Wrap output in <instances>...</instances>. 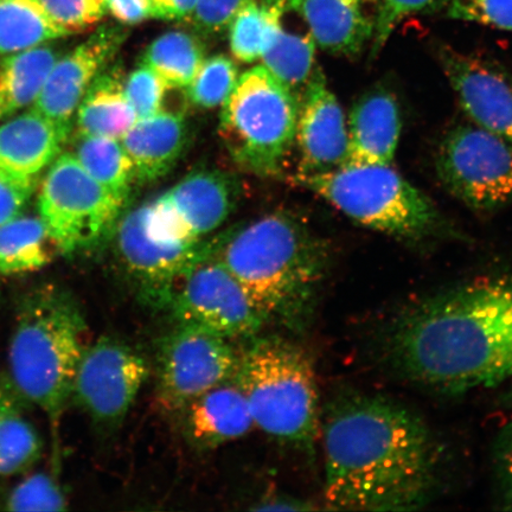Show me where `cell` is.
I'll list each match as a JSON object with an SVG mask.
<instances>
[{"mask_svg":"<svg viewBox=\"0 0 512 512\" xmlns=\"http://www.w3.org/2000/svg\"><path fill=\"white\" fill-rule=\"evenodd\" d=\"M326 508L409 511L437 494L443 453L425 420L380 394L347 393L320 419Z\"/></svg>","mask_w":512,"mask_h":512,"instance_id":"6da1fadb","label":"cell"},{"mask_svg":"<svg viewBox=\"0 0 512 512\" xmlns=\"http://www.w3.org/2000/svg\"><path fill=\"white\" fill-rule=\"evenodd\" d=\"M384 350L407 380L464 394L512 379V277H490L419 300L390 324Z\"/></svg>","mask_w":512,"mask_h":512,"instance_id":"7a4b0ae2","label":"cell"},{"mask_svg":"<svg viewBox=\"0 0 512 512\" xmlns=\"http://www.w3.org/2000/svg\"><path fill=\"white\" fill-rule=\"evenodd\" d=\"M267 323L303 330L329 265L328 247L302 222L274 213L208 240Z\"/></svg>","mask_w":512,"mask_h":512,"instance_id":"3957f363","label":"cell"},{"mask_svg":"<svg viewBox=\"0 0 512 512\" xmlns=\"http://www.w3.org/2000/svg\"><path fill=\"white\" fill-rule=\"evenodd\" d=\"M87 322L73 293L47 284L17 304L9 349V377L17 392L48 416L59 445L62 416L72 401L79 364L88 344Z\"/></svg>","mask_w":512,"mask_h":512,"instance_id":"277c9868","label":"cell"},{"mask_svg":"<svg viewBox=\"0 0 512 512\" xmlns=\"http://www.w3.org/2000/svg\"><path fill=\"white\" fill-rule=\"evenodd\" d=\"M234 381L255 428L280 443L315 452L322 408L316 370L302 348L279 336H255L239 352Z\"/></svg>","mask_w":512,"mask_h":512,"instance_id":"5b68a950","label":"cell"},{"mask_svg":"<svg viewBox=\"0 0 512 512\" xmlns=\"http://www.w3.org/2000/svg\"><path fill=\"white\" fill-rule=\"evenodd\" d=\"M352 221L405 240H420L438 228L437 208L392 165H342L293 177Z\"/></svg>","mask_w":512,"mask_h":512,"instance_id":"8992f818","label":"cell"},{"mask_svg":"<svg viewBox=\"0 0 512 512\" xmlns=\"http://www.w3.org/2000/svg\"><path fill=\"white\" fill-rule=\"evenodd\" d=\"M299 110L298 96L260 64L239 76L224 102L220 137L242 170L278 176L296 140Z\"/></svg>","mask_w":512,"mask_h":512,"instance_id":"52a82bcc","label":"cell"},{"mask_svg":"<svg viewBox=\"0 0 512 512\" xmlns=\"http://www.w3.org/2000/svg\"><path fill=\"white\" fill-rule=\"evenodd\" d=\"M124 206L87 174L73 153H63L50 164L38 197L50 239L67 256L111 240Z\"/></svg>","mask_w":512,"mask_h":512,"instance_id":"ba28073f","label":"cell"},{"mask_svg":"<svg viewBox=\"0 0 512 512\" xmlns=\"http://www.w3.org/2000/svg\"><path fill=\"white\" fill-rule=\"evenodd\" d=\"M437 172L445 188L472 209L489 211L512 201V143L475 124L446 134Z\"/></svg>","mask_w":512,"mask_h":512,"instance_id":"9c48e42d","label":"cell"},{"mask_svg":"<svg viewBox=\"0 0 512 512\" xmlns=\"http://www.w3.org/2000/svg\"><path fill=\"white\" fill-rule=\"evenodd\" d=\"M111 240L137 298L155 310L168 311L184 275L208 252V240L181 243L152 233L147 204L120 216Z\"/></svg>","mask_w":512,"mask_h":512,"instance_id":"30bf717a","label":"cell"},{"mask_svg":"<svg viewBox=\"0 0 512 512\" xmlns=\"http://www.w3.org/2000/svg\"><path fill=\"white\" fill-rule=\"evenodd\" d=\"M168 311L177 325L230 341L252 339L267 324L245 288L209 251L184 275Z\"/></svg>","mask_w":512,"mask_h":512,"instance_id":"8fae6325","label":"cell"},{"mask_svg":"<svg viewBox=\"0 0 512 512\" xmlns=\"http://www.w3.org/2000/svg\"><path fill=\"white\" fill-rule=\"evenodd\" d=\"M239 351L230 339L176 325L157 350V400L165 412L179 414L211 388L234 379Z\"/></svg>","mask_w":512,"mask_h":512,"instance_id":"7c38bea8","label":"cell"},{"mask_svg":"<svg viewBox=\"0 0 512 512\" xmlns=\"http://www.w3.org/2000/svg\"><path fill=\"white\" fill-rule=\"evenodd\" d=\"M149 375L140 352L117 337L102 336L83 352L72 401L96 427L113 430L123 424Z\"/></svg>","mask_w":512,"mask_h":512,"instance_id":"4fadbf2b","label":"cell"},{"mask_svg":"<svg viewBox=\"0 0 512 512\" xmlns=\"http://www.w3.org/2000/svg\"><path fill=\"white\" fill-rule=\"evenodd\" d=\"M238 184L221 171L200 170L147 203V222L160 238L198 243L219 229L238 202Z\"/></svg>","mask_w":512,"mask_h":512,"instance_id":"5bb4252c","label":"cell"},{"mask_svg":"<svg viewBox=\"0 0 512 512\" xmlns=\"http://www.w3.org/2000/svg\"><path fill=\"white\" fill-rule=\"evenodd\" d=\"M127 38L124 25L106 24L59 57L32 108L59 127L68 139L80 102L102 70L110 66Z\"/></svg>","mask_w":512,"mask_h":512,"instance_id":"9a60e30c","label":"cell"},{"mask_svg":"<svg viewBox=\"0 0 512 512\" xmlns=\"http://www.w3.org/2000/svg\"><path fill=\"white\" fill-rule=\"evenodd\" d=\"M439 61L471 123L512 143V76L448 47L439 49Z\"/></svg>","mask_w":512,"mask_h":512,"instance_id":"2e32d148","label":"cell"},{"mask_svg":"<svg viewBox=\"0 0 512 512\" xmlns=\"http://www.w3.org/2000/svg\"><path fill=\"white\" fill-rule=\"evenodd\" d=\"M294 143L299 152L297 175L334 170L347 158V119L318 67L300 100Z\"/></svg>","mask_w":512,"mask_h":512,"instance_id":"e0dca14e","label":"cell"},{"mask_svg":"<svg viewBox=\"0 0 512 512\" xmlns=\"http://www.w3.org/2000/svg\"><path fill=\"white\" fill-rule=\"evenodd\" d=\"M179 415L184 438L198 451L215 450L255 428L251 409L234 379L198 396Z\"/></svg>","mask_w":512,"mask_h":512,"instance_id":"ac0fdd59","label":"cell"},{"mask_svg":"<svg viewBox=\"0 0 512 512\" xmlns=\"http://www.w3.org/2000/svg\"><path fill=\"white\" fill-rule=\"evenodd\" d=\"M380 0H303L302 16L316 46L356 57L374 40Z\"/></svg>","mask_w":512,"mask_h":512,"instance_id":"d6986e66","label":"cell"},{"mask_svg":"<svg viewBox=\"0 0 512 512\" xmlns=\"http://www.w3.org/2000/svg\"><path fill=\"white\" fill-rule=\"evenodd\" d=\"M343 165H393L401 136V114L393 93L376 88L355 102L347 121Z\"/></svg>","mask_w":512,"mask_h":512,"instance_id":"ffe728a7","label":"cell"},{"mask_svg":"<svg viewBox=\"0 0 512 512\" xmlns=\"http://www.w3.org/2000/svg\"><path fill=\"white\" fill-rule=\"evenodd\" d=\"M188 124L183 113L162 110L138 119L121 144L131 158L139 183H153L175 168L187 147Z\"/></svg>","mask_w":512,"mask_h":512,"instance_id":"44dd1931","label":"cell"},{"mask_svg":"<svg viewBox=\"0 0 512 512\" xmlns=\"http://www.w3.org/2000/svg\"><path fill=\"white\" fill-rule=\"evenodd\" d=\"M66 142L53 121L31 108L0 126V169L36 177L60 156Z\"/></svg>","mask_w":512,"mask_h":512,"instance_id":"7402d4cb","label":"cell"},{"mask_svg":"<svg viewBox=\"0 0 512 512\" xmlns=\"http://www.w3.org/2000/svg\"><path fill=\"white\" fill-rule=\"evenodd\" d=\"M119 68L102 70L76 110L80 136L121 139L138 120L124 88Z\"/></svg>","mask_w":512,"mask_h":512,"instance_id":"603a6c76","label":"cell"},{"mask_svg":"<svg viewBox=\"0 0 512 512\" xmlns=\"http://www.w3.org/2000/svg\"><path fill=\"white\" fill-rule=\"evenodd\" d=\"M303 0H248L229 27L230 51L236 61L261 60L291 12L302 10Z\"/></svg>","mask_w":512,"mask_h":512,"instance_id":"cb8c5ba5","label":"cell"},{"mask_svg":"<svg viewBox=\"0 0 512 512\" xmlns=\"http://www.w3.org/2000/svg\"><path fill=\"white\" fill-rule=\"evenodd\" d=\"M57 249L40 216L17 215L0 226V275L14 277L41 271Z\"/></svg>","mask_w":512,"mask_h":512,"instance_id":"d4e9b609","label":"cell"},{"mask_svg":"<svg viewBox=\"0 0 512 512\" xmlns=\"http://www.w3.org/2000/svg\"><path fill=\"white\" fill-rule=\"evenodd\" d=\"M57 59L59 53L44 44L4 56L0 61V81L5 117L35 104Z\"/></svg>","mask_w":512,"mask_h":512,"instance_id":"484cf974","label":"cell"},{"mask_svg":"<svg viewBox=\"0 0 512 512\" xmlns=\"http://www.w3.org/2000/svg\"><path fill=\"white\" fill-rule=\"evenodd\" d=\"M66 36L41 0H0V57Z\"/></svg>","mask_w":512,"mask_h":512,"instance_id":"4316f807","label":"cell"},{"mask_svg":"<svg viewBox=\"0 0 512 512\" xmlns=\"http://www.w3.org/2000/svg\"><path fill=\"white\" fill-rule=\"evenodd\" d=\"M73 155L89 176L120 202H127L137 178L120 139L79 134Z\"/></svg>","mask_w":512,"mask_h":512,"instance_id":"83f0119b","label":"cell"},{"mask_svg":"<svg viewBox=\"0 0 512 512\" xmlns=\"http://www.w3.org/2000/svg\"><path fill=\"white\" fill-rule=\"evenodd\" d=\"M206 60V49L200 38L185 31H169L149 44L142 63L170 89H187Z\"/></svg>","mask_w":512,"mask_h":512,"instance_id":"f1b7e54d","label":"cell"},{"mask_svg":"<svg viewBox=\"0 0 512 512\" xmlns=\"http://www.w3.org/2000/svg\"><path fill=\"white\" fill-rule=\"evenodd\" d=\"M316 48L310 31L303 34L286 30L283 25L270 49L261 57V66L302 100L317 69Z\"/></svg>","mask_w":512,"mask_h":512,"instance_id":"f546056e","label":"cell"},{"mask_svg":"<svg viewBox=\"0 0 512 512\" xmlns=\"http://www.w3.org/2000/svg\"><path fill=\"white\" fill-rule=\"evenodd\" d=\"M42 450L40 434L22 412L0 415V480L30 469Z\"/></svg>","mask_w":512,"mask_h":512,"instance_id":"4dcf8cb0","label":"cell"},{"mask_svg":"<svg viewBox=\"0 0 512 512\" xmlns=\"http://www.w3.org/2000/svg\"><path fill=\"white\" fill-rule=\"evenodd\" d=\"M238 80L235 61L227 55H214L203 61L185 92L192 105L210 110L223 106Z\"/></svg>","mask_w":512,"mask_h":512,"instance_id":"1f68e13d","label":"cell"},{"mask_svg":"<svg viewBox=\"0 0 512 512\" xmlns=\"http://www.w3.org/2000/svg\"><path fill=\"white\" fill-rule=\"evenodd\" d=\"M68 507L66 494L54 477L36 473L12 489L4 501L9 511H64Z\"/></svg>","mask_w":512,"mask_h":512,"instance_id":"d6a6232c","label":"cell"},{"mask_svg":"<svg viewBox=\"0 0 512 512\" xmlns=\"http://www.w3.org/2000/svg\"><path fill=\"white\" fill-rule=\"evenodd\" d=\"M124 88L138 119L152 117L164 110V99L170 91L163 79L144 63L126 76Z\"/></svg>","mask_w":512,"mask_h":512,"instance_id":"836d02e7","label":"cell"},{"mask_svg":"<svg viewBox=\"0 0 512 512\" xmlns=\"http://www.w3.org/2000/svg\"><path fill=\"white\" fill-rule=\"evenodd\" d=\"M448 0H380L375 36L370 44V56L376 57L386 46L398 25L414 15L430 14L446 6Z\"/></svg>","mask_w":512,"mask_h":512,"instance_id":"e575fe53","label":"cell"},{"mask_svg":"<svg viewBox=\"0 0 512 512\" xmlns=\"http://www.w3.org/2000/svg\"><path fill=\"white\" fill-rule=\"evenodd\" d=\"M41 3L69 36L96 27L107 14V0H41Z\"/></svg>","mask_w":512,"mask_h":512,"instance_id":"d590c367","label":"cell"},{"mask_svg":"<svg viewBox=\"0 0 512 512\" xmlns=\"http://www.w3.org/2000/svg\"><path fill=\"white\" fill-rule=\"evenodd\" d=\"M446 8L458 21L512 31V0H448Z\"/></svg>","mask_w":512,"mask_h":512,"instance_id":"8d00e7d4","label":"cell"},{"mask_svg":"<svg viewBox=\"0 0 512 512\" xmlns=\"http://www.w3.org/2000/svg\"><path fill=\"white\" fill-rule=\"evenodd\" d=\"M248 0H198L189 22L202 35L223 34Z\"/></svg>","mask_w":512,"mask_h":512,"instance_id":"74e56055","label":"cell"},{"mask_svg":"<svg viewBox=\"0 0 512 512\" xmlns=\"http://www.w3.org/2000/svg\"><path fill=\"white\" fill-rule=\"evenodd\" d=\"M36 188V177L0 169V226L22 213Z\"/></svg>","mask_w":512,"mask_h":512,"instance_id":"f35d334b","label":"cell"},{"mask_svg":"<svg viewBox=\"0 0 512 512\" xmlns=\"http://www.w3.org/2000/svg\"><path fill=\"white\" fill-rule=\"evenodd\" d=\"M495 467L503 508L512 510V424L505 427L497 439Z\"/></svg>","mask_w":512,"mask_h":512,"instance_id":"ab89813d","label":"cell"},{"mask_svg":"<svg viewBox=\"0 0 512 512\" xmlns=\"http://www.w3.org/2000/svg\"><path fill=\"white\" fill-rule=\"evenodd\" d=\"M107 12L124 27L153 18L152 0H107Z\"/></svg>","mask_w":512,"mask_h":512,"instance_id":"60d3db41","label":"cell"},{"mask_svg":"<svg viewBox=\"0 0 512 512\" xmlns=\"http://www.w3.org/2000/svg\"><path fill=\"white\" fill-rule=\"evenodd\" d=\"M198 0H152L153 18L160 21H188L196 9Z\"/></svg>","mask_w":512,"mask_h":512,"instance_id":"b9f144b4","label":"cell"},{"mask_svg":"<svg viewBox=\"0 0 512 512\" xmlns=\"http://www.w3.org/2000/svg\"><path fill=\"white\" fill-rule=\"evenodd\" d=\"M28 402L17 392L9 375L0 374V415L22 412Z\"/></svg>","mask_w":512,"mask_h":512,"instance_id":"7bdbcfd3","label":"cell"},{"mask_svg":"<svg viewBox=\"0 0 512 512\" xmlns=\"http://www.w3.org/2000/svg\"><path fill=\"white\" fill-rule=\"evenodd\" d=\"M313 509L310 503L300 501V499L292 498L288 496H270L261 499V501L255 505L253 510L258 511H287V510H311Z\"/></svg>","mask_w":512,"mask_h":512,"instance_id":"ee69618b","label":"cell"},{"mask_svg":"<svg viewBox=\"0 0 512 512\" xmlns=\"http://www.w3.org/2000/svg\"><path fill=\"white\" fill-rule=\"evenodd\" d=\"M5 117V98L3 93L2 81H0V120Z\"/></svg>","mask_w":512,"mask_h":512,"instance_id":"f6af8a7d","label":"cell"},{"mask_svg":"<svg viewBox=\"0 0 512 512\" xmlns=\"http://www.w3.org/2000/svg\"><path fill=\"white\" fill-rule=\"evenodd\" d=\"M508 399L510 402H512V379H511V387H510V392L508 394Z\"/></svg>","mask_w":512,"mask_h":512,"instance_id":"bcb514c9","label":"cell"},{"mask_svg":"<svg viewBox=\"0 0 512 512\" xmlns=\"http://www.w3.org/2000/svg\"><path fill=\"white\" fill-rule=\"evenodd\" d=\"M0 302H2V290H0Z\"/></svg>","mask_w":512,"mask_h":512,"instance_id":"7dc6e473","label":"cell"}]
</instances>
